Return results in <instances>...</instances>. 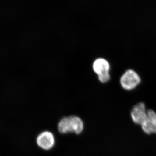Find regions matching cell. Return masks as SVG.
Wrapping results in <instances>:
<instances>
[{"label": "cell", "instance_id": "obj_2", "mask_svg": "<svg viewBox=\"0 0 156 156\" xmlns=\"http://www.w3.org/2000/svg\"><path fill=\"white\" fill-rule=\"evenodd\" d=\"M147 112L145 104L142 102L136 104L131 110V119L135 124L140 126L145 120Z\"/></svg>", "mask_w": 156, "mask_h": 156}, {"label": "cell", "instance_id": "obj_6", "mask_svg": "<svg viewBox=\"0 0 156 156\" xmlns=\"http://www.w3.org/2000/svg\"><path fill=\"white\" fill-rule=\"evenodd\" d=\"M72 132L76 134H80L83 130L84 125L80 118L77 116H70Z\"/></svg>", "mask_w": 156, "mask_h": 156}, {"label": "cell", "instance_id": "obj_1", "mask_svg": "<svg viewBox=\"0 0 156 156\" xmlns=\"http://www.w3.org/2000/svg\"><path fill=\"white\" fill-rule=\"evenodd\" d=\"M141 82V78L138 73L133 69H128L123 73L120 79V84L123 89L131 90Z\"/></svg>", "mask_w": 156, "mask_h": 156}, {"label": "cell", "instance_id": "obj_7", "mask_svg": "<svg viewBox=\"0 0 156 156\" xmlns=\"http://www.w3.org/2000/svg\"><path fill=\"white\" fill-rule=\"evenodd\" d=\"M58 131L62 134L72 132L69 117H65L60 120L58 126Z\"/></svg>", "mask_w": 156, "mask_h": 156}, {"label": "cell", "instance_id": "obj_4", "mask_svg": "<svg viewBox=\"0 0 156 156\" xmlns=\"http://www.w3.org/2000/svg\"><path fill=\"white\" fill-rule=\"evenodd\" d=\"M37 142L38 145L43 149L50 150L53 147L55 143L54 135L50 131H44L38 136Z\"/></svg>", "mask_w": 156, "mask_h": 156}, {"label": "cell", "instance_id": "obj_5", "mask_svg": "<svg viewBox=\"0 0 156 156\" xmlns=\"http://www.w3.org/2000/svg\"><path fill=\"white\" fill-rule=\"evenodd\" d=\"M110 67V66L108 62L104 58H97L94 61L93 65L94 71L98 75L104 73L108 72Z\"/></svg>", "mask_w": 156, "mask_h": 156}, {"label": "cell", "instance_id": "obj_3", "mask_svg": "<svg viewBox=\"0 0 156 156\" xmlns=\"http://www.w3.org/2000/svg\"><path fill=\"white\" fill-rule=\"evenodd\" d=\"M143 131L147 134H156V113L153 110H147V115L140 125Z\"/></svg>", "mask_w": 156, "mask_h": 156}, {"label": "cell", "instance_id": "obj_8", "mask_svg": "<svg viewBox=\"0 0 156 156\" xmlns=\"http://www.w3.org/2000/svg\"><path fill=\"white\" fill-rule=\"evenodd\" d=\"M110 79V75L108 72L104 73L98 75V79L101 83H106Z\"/></svg>", "mask_w": 156, "mask_h": 156}]
</instances>
